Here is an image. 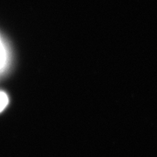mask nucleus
<instances>
[{
	"label": "nucleus",
	"instance_id": "nucleus-2",
	"mask_svg": "<svg viewBox=\"0 0 157 157\" xmlns=\"http://www.w3.org/2000/svg\"><path fill=\"white\" fill-rule=\"evenodd\" d=\"M5 61V52L4 48L2 44L1 41H0V68L3 66Z\"/></svg>",
	"mask_w": 157,
	"mask_h": 157
},
{
	"label": "nucleus",
	"instance_id": "nucleus-1",
	"mask_svg": "<svg viewBox=\"0 0 157 157\" xmlns=\"http://www.w3.org/2000/svg\"><path fill=\"white\" fill-rule=\"evenodd\" d=\"M9 103V98L5 92L0 91V113L2 112L7 106Z\"/></svg>",
	"mask_w": 157,
	"mask_h": 157
}]
</instances>
